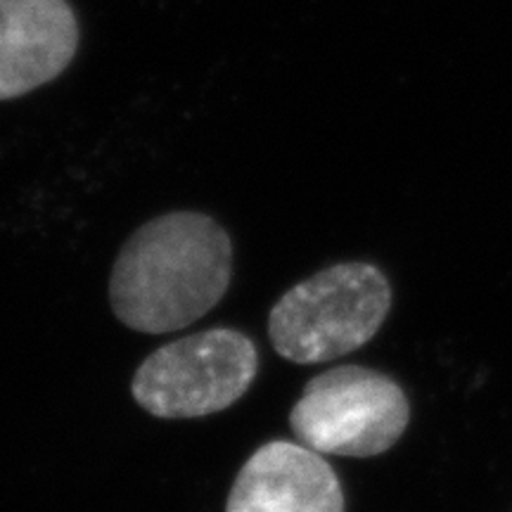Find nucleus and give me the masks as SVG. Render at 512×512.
<instances>
[{
    "mask_svg": "<svg viewBox=\"0 0 512 512\" xmlns=\"http://www.w3.org/2000/svg\"><path fill=\"white\" fill-rule=\"evenodd\" d=\"M230 264V238L211 216L200 211L157 216L126 240L114 261V316L145 335L188 328L223 299Z\"/></svg>",
    "mask_w": 512,
    "mask_h": 512,
    "instance_id": "obj_1",
    "label": "nucleus"
},
{
    "mask_svg": "<svg viewBox=\"0 0 512 512\" xmlns=\"http://www.w3.org/2000/svg\"><path fill=\"white\" fill-rule=\"evenodd\" d=\"M392 306L380 268L361 261L335 264L294 285L268 316V337L285 361L313 366L361 349Z\"/></svg>",
    "mask_w": 512,
    "mask_h": 512,
    "instance_id": "obj_2",
    "label": "nucleus"
},
{
    "mask_svg": "<svg viewBox=\"0 0 512 512\" xmlns=\"http://www.w3.org/2000/svg\"><path fill=\"white\" fill-rule=\"evenodd\" d=\"M259 370V351L240 330L214 328L164 344L140 363L133 399L155 418L183 420L226 411Z\"/></svg>",
    "mask_w": 512,
    "mask_h": 512,
    "instance_id": "obj_3",
    "label": "nucleus"
},
{
    "mask_svg": "<svg viewBox=\"0 0 512 512\" xmlns=\"http://www.w3.org/2000/svg\"><path fill=\"white\" fill-rule=\"evenodd\" d=\"M411 420L406 394L392 377L361 366L316 375L294 403L290 427L320 456L370 458L389 451Z\"/></svg>",
    "mask_w": 512,
    "mask_h": 512,
    "instance_id": "obj_4",
    "label": "nucleus"
},
{
    "mask_svg": "<svg viewBox=\"0 0 512 512\" xmlns=\"http://www.w3.org/2000/svg\"><path fill=\"white\" fill-rule=\"evenodd\" d=\"M79 50L69 0H0V100L57 79Z\"/></svg>",
    "mask_w": 512,
    "mask_h": 512,
    "instance_id": "obj_5",
    "label": "nucleus"
},
{
    "mask_svg": "<svg viewBox=\"0 0 512 512\" xmlns=\"http://www.w3.org/2000/svg\"><path fill=\"white\" fill-rule=\"evenodd\" d=\"M226 512H344V494L320 453L292 441H268L242 465Z\"/></svg>",
    "mask_w": 512,
    "mask_h": 512,
    "instance_id": "obj_6",
    "label": "nucleus"
}]
</instances>
